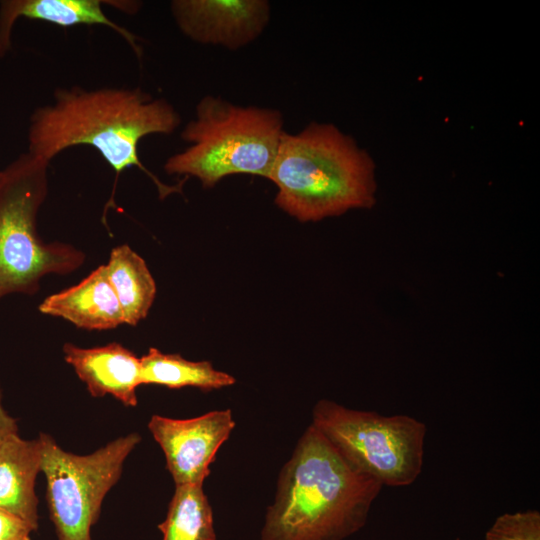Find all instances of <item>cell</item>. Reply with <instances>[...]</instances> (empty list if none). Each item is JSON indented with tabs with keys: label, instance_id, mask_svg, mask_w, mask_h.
<instances>
[{
	"label": "cell",
	"instance_id": "1",
	"mask_svg": "<svg viewBox=\"0 0 540 540\" xmlns=\"http://www.w3.org/2000/svg\"><path fill=\"white\" fill-rule=\"evenodd\" d=\"M180 123L179 113L167 100L153 98L140 88H60L52 104L31 114L27 153L50 163L67 148L92 146L116 179L124 170L137 167L151 178L163 199L180 193L184 181L175 186L162 183L140 161L138 144L147 135L172 134Z\"/></svg>",
	"mask_w": 540,
	"mask_h": 540
},
{
	"label": "cell",
	"instance_id": "2",
	"mask_svg": "<svg viewBox=\"0 0 540 540\" xmlns=\"http://www.w3.org/2000/svg\"><path fill=\"white\" fill-rule=\"evenodd\" d=\"M382 487L310 424L279 474L261 540H344L365 526Z\"/></svg>",
	"mask_w": 540,
	"mask_h": 540
},
{
	"label": "cell",
	"instance_id": "3",
	"mask_svg": "<svg viewBox=\"0 0 540 540\" xmlns=\"http://www.w3.org/2000/svg\"><path fill=\"white\" fill-rule=\"evenodd\" d=\"M375 165L335 125L312 122L284 132L267 179L276 205L301 222H315L375 204Z\"/></svg>",
	"mask_w": 540,
	"mask_h": 540
},
{
	"label": "cell",
	"instance_id": "4",
	"mask_svg": "<svg viewBox=\"0 0 540 540\" xmlns=\"http://www.w3.org/2000/svg\"><path fill=\"white\" fill-rule=\"evenodd\" d=\"M284 132L277 109L241 106L207 95L181 132L190 145L171 155L164 170L195 177L204 188L234 174L268 178Z\"/></svg>",
	"mask_w": 540,
	"mask_h": 540
},
{
	"label": "cell",
	"instance_id": "5",
	"mask_svg": "<svg viewBox=\"0 0 540 540\" xmlns=\"http://www.w3.org/2000/svg\"><path fill=\"white\" fill-rule=\"evenodd\" d=\"M49 163L25 153L0 171V299L34 295L49 274L66 275L85 253L63 242H44L37 215L48 193Z\"/></svg>",
	"mask_w": 540,
	"mask_h": 540
},
{
	"label": "cell",
	"instance_id": "6",
	"mask_svg": "<svg viewBox=\"0 0 540 540\" xmlns=\"http://www.w3.org/2000/svg\"><path fill=\"white\" fill-rule=\"evenodd\" d=\"M356 469L388 487L409 486L424 463L426 425L409 415L385 416L319 400L312 423Z\"/></svg>",
	"mask_w": 540,
	"mask_h": 540
},
{
	"label": "cell",
	"instance_id": "7",
	"mask_svg": "<svg viewBox=\"0 0 540 540\" xmlns=\"http://www.w3.org/2000/svg\"><path fill=\"white\" fill-rule=\"evenodd\" d=\"M39 437L41 472L58 540H91V528L99 519L103 500L119 481L141 436L129 433L87 455L65 451L49 434L40 433Z\"/></svg>",
	"mask_w": 540,
	"mask_h": 540
},
{
	"label": "cell",
	"instance_id": "8",
	"mask_svg": "<svg viewBox=\"0 0 540 540\" xmlns=\"http://www.w3.org/2000/svg\"><path fill=\"white\" fill-rule=\"evenodd\" d=\"M230 409L190 419L152 415L148 429L161 447L175 486L203 485L217 451L235 428Z\"/></svg>",
	"mask_w": 540,
	"mask_h": 540
},
{
	"label": "cell",
	"instance_id": "9",
	"mask_svg": "<svg viewBox=\"0 0 540 540\" xmlns=\"http://www.w3.org/2000/svg\"><path fill=\"white\" fill-rule=\"evenodd\" d=\"M180 31L199 44L237 50L255 41L270 21L266 0H174Z\"/></svg>",
	"mask_w": 540,
	"mask_h": 540
},
{
	"label": "cell",
	"instance_id": "10",
	"mask_svg": "<svg viewBox=\"0 0 540 540\" xmlns=\"http://www.w3.org/2000/svg\"><path fill=\"white\" fill-rule=\"evenodd\" d=\"M63 354L92 397L111 395L126 407L137 406L141 364L134 352L117 342L91 348L67 342Z\"/></svg>",
	"mask_w": 540,
	"mask_h": 540
},
{
	"label": "cell",
	"instance_id": "11",
	"mask_svg": "<svg viewBox=\"0 0 540 540\" xmlns=\"http://www.w3.org/2000/svg\"><path fill=\"white\" fill-rule=\"evenodd\" d=\"M38 309L86 330H109L124 324L105 265L98 266L79 283L47 296Z\"/></svg>",
	"mask_w": 540,
	"mask_h": 540
},
{
	"label": "cell",
	"instance_id": "12",
	"mask_svg": "<svg viewBox=\"0 0 540 540\" xmlns=\"http://www.w3.org/2000/svg\"><path fill=\"white\" fill-rule=\"evenodd\" d=\"M100 0H4L0 1V57L12 47V30L19 18L45 21L61 27L75 25H104L123 37L138 58L142 48L137 37L110 20Z\"/></svg>",
	"mask_w": 540,
	"mask_h": 540
},
{
	"label": "cell",
	"instance_id": "13",
	"mask_svg": "<svg viewBox=\"0 0 540 540\" xmlns=\"http://www.w3.org/2000/svg\"><path fill=\"white\" fill-rule=\"evenodd\" d=\"M42 463V442L19 434L0 447V509L25 521L33 531L39 526L35 482Z\"/></svg>",
	"mask_w": 540,
	"mask_h": 540
},
{
	"label": "cell",
	"instance_id": "14",
	"mask_svg": "<svg viewBox=\"0 0 540 540\" xmlns=\"http://www.w3.org/2000/svg\"><path fill=\"white\" fill-rule=\"evenodd\" d=\"M105 266L124 324L136 326L147 317L157 291L146 262L129 245L121 244L111 250Z\"/></svg>",
	"mask_w": 540,
	"mask_h": 540
},
{
	"label": "cell",
	"instance_id": "15",
	"mask_svg": "<svg viewBox=\"0 0 540 540\" xmlns=\"http://www.w3.org/2000/svg\"><path fill=\"white\" fill-rule=\"evenodd\" d=\"M141 385L154 384L170 389L196 387L203 391L233 385L235 378L216 370L209 361H190L179 354H166L149 348L140 357Z\"/></svg>",
	"mask_w": 540,
	"mask_h": 540
},
{
	"label": "cell",
	"instance_id": "16",
	"mask_svg": "<svg viewBox=\"0 0 540 540\" xmlns=\"http://www.w3.org/2000/svg\"><path fill=\"white\" fill-rule=\"evenodd\" d=\"M158 529L162 540H216L213 512L203 485L175 486Z\"/></svg>",
	"mask_w": 540,
	"mask_h": 540
},
{
	"label": "cell",
	"instance_id": "17",
	"mask_svg": "<svg viewBox=\"0 0 540 540\" xmlns=\"http://www.w3.org/2000/svg\"><path fill=\"white\" fill-rule=\"evenodd\" d=\"M484 540H540V512L524 510L498 516Z\"/></svg>",
	"mask_w": 540,
	"mask_h": 540
},
{
	"label": "cell",
	"instance_id": "18",
	"mask_svg": "<svg viewBox=\"0 0 540 540\" xmlns=\"http://www.w3.org/2000/svg\"><path fill=\"white\" fill-rule=\"evenodd\" d=\"M31 532L25 521L0 509V540H31Z\"/></svg>",
	"mask_w": 540,
	"mask_h": 540
},
{
	"label": "cell",
	"instance_id": "19",
	"mask_svg": "<svg viewBox=\"0 0 540 540\" xmlns=\"http://www.w3.org/2000/svg\"><path fill=\"white\" fill-rule=\"evenodd\" d=\"M15 434H18V425L16 420L4 408L3 394L0 388V447Z\"/></svg>",
	"mask_w": 540,
	"mask_h": 540
},
{
	"label": "cell",
	"instance_id": "20",
	"mask_svg": "<svg viewBox=\"0 0 540 540\" xmlns=\"http://www.w3.org/2000/svg\"><path fill=\"white\" fill-rule=\"evenodd\" d=\"M455 540H461L460 538H456Z\"/></svg>",
	"mask_w": 540,
	"mask_h": 540
}]
</instances>
